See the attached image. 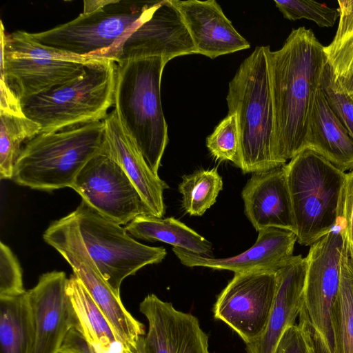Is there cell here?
Listing matches in <instances>:
<instances>
[{"instance_id":"obj_13","label":"cell","mask_w":353,"mask_h":353,"mask_svg":"<svg viewBox=\"0 0 353 353\" xmlns=\"http://www.w3.org/2000/svg\"><path fill=\"white\" fill-rule=\"evenodd\" d=\"M275 272L234 273L214 303V319L230 327L245 345L258 339L266 327L276 293Z\"/></svg>"},{"instance_id":"obj_8","label":"cell","mask_w":353,"mask_h":353,"mask_svg":"<svg viewBox=\"0 0 353 353\" xmlns=\"http://www.w3.org/2000/svg\"><path fill=\"white\" fill-rule=\"evenodd\" d=\"M156 1L113 0L104 8L44 32L30 33L40 43L83 57L110 59L121 41Z\"/></svg>"},{"instance_id":"obj_31","label":"cell","mask_w":353,"mask_h":353,"mask_svg":"<svg viewBox=\"0 0 353 353\" xmlns=\"http://www.w3.org/2000/svg\"><path fill=\"white\" fill-rule=\"evenodd\" d=\"M275 6L284 18L296 21L305 19L321 28L332 27L339 17V9L310 0H274Z\"/></svg>"},{"instance_id":"obj_20","label":"cell","mask_w":353,"mask_h":353,"mask_svg":"<svg viewBox=\"0 0 353 353\" xmlns=\"http://www.w3.org/2000/svg\"><path fill=\"white\" fill-rule=\"evenodd\" d=\"M241 192L244 212L256 231L275 228L295 233L292 205L283 165L252 173Z\"/></svg>"},{"instance_id":"obj_19","label":"cell","mask_w":353,"mask_h":353,"mask_svg":"<svg viewBox=\"0 0 353 353\" xmlns=\"http://www.w3.org/2000/svg\"><path fill=\"white\" fill-rule=\"evenodd\" d=\"M171 1L181 16L196 54L214 59L250 47L215 0Z\"/></svg>"},{"instance_id":"obj_14","label":"cell","mask_w":353,"mask_h":353,"mask_svg":"<svg viewBox=\"0 0 353 353\" xmlns=\"http://www.w3.org/2000/svg\"><path fill=\"white\" fill-rule=\"evenodd\" d=\"M196 54L181 16L171 0L157 1L147 15L122 40L112 54L115 62L161 56Z\"/></svg>"},{"instance_id":"obj_32","label":"cell","mask_w":353,"mask_h":353,"mask_svg":"<svg viewBox=\"0 0 353 353\" xmlns=\"http://www.w3.org/2000/svg\"><path fill=\"white\" fill-rule=\"evenodd\" d=\"M321 90L333 112L353 138V97L336 80L328 64L322 76Z\"/></svg>"},{"instance_id":"obj_23","label":"cell","mask_w":353,"mask_h":353,"mask_svg":"<svg viewBox=\"0 0 353 353\" xmlns=\"http://www.w3.org/2000/svg\"><path fill=\"white\" fill-rule=\"evenodd\" d=\"M69 293L77 318V327L95 348L108 353H128L138 347L125 343L94 303L88 292L72 274L68 281Z\"/></svg>"},{"instance_id":"obj_9","label":"cell","mask_w":353,"mask_h":353,"mask_svg":"<svg viewBox=\"0 0 353 353\" xmlns=\"http://www.w3.org/2000/svg\"><path fill=\"white\" fill-rule=\"evenodd\" d=\"M74 212L88 254L118 296L125 278L145 265L161 262L166 255L163 247L138 242L121 225L103 216L83 200Z\"/></svg>"},{"instance_id":"obj_18","label":"cell","mask_w":353,"mask_h":353,"mask_svg":"<svg viewBox=\"0 0 353 353\" xmlns=\"http://www.w3.org/2000/svg\"><path fill=\"white\" fill-rule=\"evenodd\" d=\"M103 122L102 149L125 171L153 215L162 218L166 209L163 194L168 185L150 169L114 109Z\"/></svg>"},{"instance_id":"obj_24","label":"cell","mask_w":353,"mask_h":353,"mask_svg":"<svg viewBox=\"0 0 353 353\" xmlns=\"http://www.w3.org/2000/svg\"><path fill=\"white\" fill-rule=\"evenodd\" d=\"M125 229L135 238L161 241L205 257H213L212 243L174 219L142 214L132 220Z\"/></svg>"},{"instance_id":"obj_10","label":"cell","mask_w":353,"mask_h":353,"mask_svg":"<svg viewBox=\"0 0 353 353\" xmlns=\"http://www.w3.org/2000/svg\"><path fill=\"white\" fill-rule=\"evenodd\" d=\"M43 239L70 264L116 334L125 343L138 347L146 333L145 326L127 310L121 296L101 275L83 242L74 213L52 222Z\"/></svg>"},{"instance_id":"obj_3","label":"cell","mask_w":353,"mask_h":353,"mask_svg":"<svg viewBox=\"0 0 353 353\" xmlns=\"http://www.w3.org/2000/svg\"><path fill=\"white\" fill-rule=\"evenodd\" d=\"M166 63L161 56L116 62L114 110L157 174L168 143L161 101V81Z\"/></svg>"},{"instance_id":"obj_1","label":"cell","mask_w":353,"mask_h":353,"mask_svg":"<svg viewBox=\"0 0 353 353\" xmlns=\"http://www.w3.org/2000/svg\"><path fill=\"white\" fill-rule=\"evenodd\" d=\"M274 114V157L285 164L306 149L313 103L327 64L324 46L305 27L292 30L281 48L267 50Z\"/></svg>"},{"instance_id":"obj_17","label":"cell","mask_w":353,"mask_h":353,"mask_svg":"<svg viewBox=\"0 0 353 353\" xmlns=\"http://www.w3.org/2000/svg\"><path fill=\"white\" fill-rule=\"evenodd\" d=\"M296 240V234L291 230L270 228L259 231L254 244L234 256L205 257L174 247L172 251L187 267L226 270L234 273L257 270H276L294 256Z\"/></svg>"},{"instance_id":"obj_22","label":"cell","mask_w":353,"mask_h":353,"mask_svg":"<svg viewBox=\"0 0 353 353\" xmlns=\"http://www.w3.org/2000/svg\"><path fill=\"white\" fill-rule=\"evenodd\" d=\"M306 149L343 172L353 170V138L329 106L321 87L313 103Z\"/></svg>"},{"instance_id":"obj_2","label":"cell","mask_w":353,"mask_h":353,"mask_svg":"<svg viewBox=\"0 0 353 353\" xmlns=\"http://www.w3.org/2000/svg\"><path fill=\"white\" fill-rule=\"evenodd\" d=\"M258 46L229 83L228 114H235L240 138L239 168L243 173L279 167L274 157V114L267 59Z\"/></svg>"},{"instance_id":"obj_38","label":"cell","mask_w":353,"mask_h":353,"mask_svg":"<svg viewBox=\"0 0 353 353\" xmlns=\"http://www.w3.org/2000/svg\"></svg>"},{"instance_id":"obj_30","label":"cell","mask_w":353,"mask_h":353,"mask_svg":"<svg viewBox=\"0 0 353 353\" xmlns=\"http://www.w3.org/2000/svg\"><path fill=\"white\" fill-rule=\"evenodd\" d=\"M206 146L220 161H230L238 168L240 160V138L235 114H228L208 137Z\"/></svg>"},{"instance_id":"obj_26","label":"cell","mask_w":353,"mask_h":353,"mask_svg":"<svg viewBox=\"0 0 353 353\" xmlns=\"http://www.w3.org/2000/svg\"><path fill=\"white\" fill-rule=\"evenodd\" d=\"M338 3V28L332 42L324 46V52L335 78L353 97V0Z\"/></svg>"},{"instance_id":"obj_37","label":"cell","mask_w":353,"mask_h":353,"mask_svg":"<svg viewBox=\"0 0 353 353\" xmlns=\"http://www.w3.org/2000/svg\"><path fill=\"white\" fill-rule=\"evenodd\" d=\"M345 247L347 249L350 265L353 270V247L351 245V243L348 241V240L345 236Z\"/></svg>"},{"instance_id":"obj_27","label":"cell","mask_w":353,"mask_h":353,"mask_svg":"<svg viewBox=\"0 0 353 353\" xmlns=\"http://www.w3.org/2000/svg\"><path fill=\"white\" fill-rule=\"evenodd\" d=\"M330 325L333 353H353V270L345 239L340 283L332 309Z\"/></svg>"},{"instance_id":"obj_28","label":"cell","mask_w":353,"mask_h":353,"mask_svg":"<svg viewBox=\"0 0 353 353\" xmlns=\"http://www.w3.org/2000/svg\"><path fill=\"white\" fill-rule=\"evenodd\" d=\"M0 179H12L22 144L33 139L41 127L24 114L0 112Z\"/></svg>"},{"instance_id":"obj_5","label":"cell","mask_w":353,"mask_h":353,"mask_svg":"<svg viewBox=\"0 0 353 353\" xmlns=\"http://www.w3.org/2000/svg\"><path fill=\"white\" fill-rule=\"evenodd\" d=\"M295 222L296 241L311 245L341 219L346 174L313 150L305 149L283 165Z\"/></svg>"},{"instance_id":"obj_33","label":"cell","mask_w":353,"mask_h":353,"mask_svg":"<svg viewBox=\"0 0 353 353\" xmlns=\"http://www.w3.org/2000/svg\"><path fill=\"white\" fill-rule=\"evenodd\" d=\"M22 270L10 248L0 243V297L16 296L26 293Z\"/></svg>"},{"instance_id":"obj_34","label":"cell","mask_w":353,"mask_h":353,"mask_svg":"<svg viewBox=\"0 0 353 353\" xmlns=\"http://www.w3.org/2000/svg\"><path fill=\"white\" fill-rule=\"evenodd\" d=\"M299 320L285 330L274 353H316L309 327Z\"/></svg>"},{"instance_id":"obj_21","label":"cell","mask_w":353,"mask_h":353,"mask_svg":"<svg viewBox=\"0 0 353 353\" xmlns=\"http://www.w3.org/2000/svg\"><path fill=\"white\" fill-rule=\"evenodd\" d=\"M307 261L301 255L292 256L275 273L276 293L266 327L247 353H274L285 330L296 324L303 303Z\"/></svg>"},{"instance_id":"obj_25","label":"cell","mask_w":353,"mask_h":353,"mask_svg":"<svg viewBox=\"0 0 353 353\" xmlns=\"http://www.w3.org/2000/svg\"><path fill=\"white\" fill-rule=\"evenodd\" d=\"M34 329L26 293L0 297V353H33Z\"/></svg>"},{"instance_id":"obj_7","label":"cell","mask_w":353,"mask_h":353,"mask_svg":"<svg viewBox=\"0 0 353 353\" xmlns=\"http://www.w3.org/2000/svg\"><path fill=\"white\" fill-rule=\"evenodd\" d=\"M104 59L43 45L23 30L8 33L1 21L0 81L19 101L77 78L86 65Z\"/></svg>"},{"instance_id":"obj_36","label":"cell","mask_w":353,"mask_h":353,"mask_svg":"<svg viewBox=\"0 0 353 353\" xmlns=\"http://www.w3.org/2000/svg\"><path fill=\"white\" fill-rule=\"evenodd\" d=\"M113 0H85L83 1V14H90L96 12L107 5L111 3Z\"/></svg>"},{"instance_id":"obj_11","label":"cell","mask_w":353,"mask_h":353,"mask_svg":"<svg viewBox=\"0 0 353 353\" xmlns=\"http://www.w3.org/2000/svg\"><path fill=\"white\" fill-rule=\"evenodd\" d=\"M345 230L343 220L310 245L299 319L309 327L316 353H333L330 318L340 283Z\"/></svg>"},{"instance_id":"obj_4","label":"cell","mask_w":353,"mask_h":353,"mask_svg":"<svg viewBox=\"0 0 353 353\" xmlns=\"http://www.w3.org/2000/svg\"><path fill=\"white\" fill-rule=\"evenodd\" d=\"M104 132L101 120L39 133L23 146L12 180L39 190L71 188L84 165L101 151Z\"/></svg>"},{"instance_id":"obj_12","label":"cell","mask_w":353,"mask_h":353,"mask_svg":"<svg viewBox=\"0 0 353 353\" xmlns=\"http://www.w3.org/2000/svg\"><path fill=\"white\" fill-rule=\"evenodd\" d=\"M71 188L87 204L119 225L136 216L153 215L122 168L101 147L81 169Z\"/></svg>"},{"instance_id":"obj_35","label":"cell","mask_w":353,"mask_h":353,"mask_svg":"<svg viewBox=\"0 0 353 353\" xmlns=\"http://www.w3.org/2000/svg\"><path fill=\"white\" fill-rule=\"evenodd\" d=\"M341 219L345 236L353 247V170L346 174L343 190Z\"/></svg>"},{"instance_id":"obj_29","label":"cell","mask_w":353,"mask_h":353,"mask_svg":"<svg viewBox=\"0 0 353 353\" xmlns=\"http://www.w3.org/2000/svg\"><path fill=\"white\" fill-rule=\"evenodd\" d=\"M223 185L216 168L183 176L178 188L183 210L190 216H202L216 202Z\"/></svg>"},{"instance_id":"obj_6","label":"cell","mask_w":353,"mask_h":353,"mask_svg":"<svg viewBox=\"0 0 353 353\" xmlns=\"http://www.w3.org/2000/svg\"><path fill=\"white\" fill-rule=\"evenodd\" d=\"M116 65L110 59L88 64L77 78L21 101L23 114L41 125L40 133L103 120L114 105Z\"/></svg>"},{"instance_id":"obj_15","label":"cell","mask_w":353,"mask_h":353,"mask_svg":"<svg viewBox=\"0 0 353 353\" xmlns=\"http://www.w3.org/2000/svg\"><path fill=\"white\" fill-rule=\"evenodd\" d=\"M68 280L63 271L48 272L27 291L34 329L33 353H59L68 333L77 325Z\"/></svg>"},{"instance_id":"obj_16","label":"cell","mask_w":353,"mask_h":353,"mask_svg":"<svg viewBox=\"0 0 353 353\" xmlns=\"http://www.w3.org/2000/svg\"><path fill=\"white\" fill-rule=\"evenodd\" d=\"M139 310L148 329L139 341V353H211L208 336L193 314L176 310L154 294L143 299Z\"/></svg>"}]
</instances>
